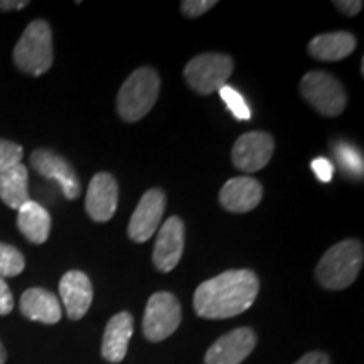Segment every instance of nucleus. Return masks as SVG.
<instances>
[{
  "label": "nucleus",
  "instance_id": "obj_12",
  "mask_svg": "<svg viewBox=\"0 0 364 364\" xmlns=\"http://www.w3.org/2000/svg\"><path fill=\"white\" fill-rule=\"evenodd\" d=\"M257 346V336L250 327H240L221 336L204 356V364H241Z\"/></svg>",
  "mask_w": 364,
  "mask_h": 364
},
{
  "label": "nucleus",
  "instance_id": "obj_8",
  "mask_svg": "<svg viewBox=\"0 0 364 364\" xmlns=\"http://www.w3.org/2000/svg\"><path fill=\"white\" fill-rule=\"evenodd\" d=\"M275 140L267 132H247L236 140L231 150V161L236 169L248 172H257L263 169L273 156Z\"/></svg>",
  "mask_w": 364,
  "mask_h": 364
},
{
  "label": "nucleus",
  "instance_id": "obj_7",
  "mask_svg": "<svg viewBox=\"0 0 364 364\" xmlns=\"http://www.w3.org/2000/svg\"><path fill=\"white\" fill-rule=\"evenodd\" d=\"M181 318L179 299L171 292H156L149 299L144 312V336L152 343H161L174 334Z\"/></svg>",
  "mask_w": 364,
  "mask_h": 364
},
{
  "label": "nucleus",
  "instance_id": "obj_5",
  "mask_svg": "<svg viewBox=\"0 0 364 364\" xmlns=\"http://www.w3.org/2000/svg\"><path fill=\"white\" fill-rule=\"evenodd\" d=\"M300 97L324 117H339L348 105L341 81L326 71H311L300 81Z\"/></svg>",
  "mask_w": 364,
  "mask_h": 364
},
{
  "label": "nucleus",
  "instance_id": "obj_28",
  "mask_svg": "<svg viewBox=\"0 0 364 364\" xmlns=\"http://www.w3.org/2000/svg\"><path fill=\"white\" fill-rule=\"evenodd\" d=\"M334 7L344 16L354 17L363 11L364 4L361 0H334Z\"/></svg>",
  "mask_w": 364,
  "mask_h": 364
},
{
  "label": "nucleus",
  "instance_id": "obj_18",
  "mask_svg": "<svg viewBox=\"0 0 364 364\" xmlns=\"http://www.w3.org/2000/svg\"><path fill=\"white\" fill-rule=\"evenodd\" d=\"M356 44V38L351 33L338 31V33H324L316 36L309 43L307 51L317 61L336 63L353 54Z\"/></svg>",
  "mask_w": 364,
  "mask_h": 364
},
{
  "label": "nucleus",
  "instance_id": "obj_27",
  "mask_svg": "<svg viewBox=\"0 0 364 364\" xmlns=\"http://www.w3.org/2000/svg\"><path fill=\"white\" fill-rule=\"evenodd\" d=\"M14 309V295L9 289L7 282L0 279V316H7Z\"/></svg>",
  "mask_w": 364,
  "mask_h": 364
},
{
  "label": "nucleus",
  "instance_id": "obj_29",
  "mask_svg": "<svg viewBox=\"0 0 364 364\" xmlns=\"http://www.w3.org/2000/svg\"><path fill=\"white\" fill-rule=\"evenodd\" d=\"M295 364H331V359L326 353L314 351L309 353L306 356H302Z\"/></svg>",
  "mask_w": 364,
  "mask_h": 364
},
{
  "label": "nucleus",
  "instance_id": "obj_3",
  "mask_svg": "<svg viewBox=\"0 0 364 364\" xmlns=\"http://www.w3.org/2000/svg\"><path fill=\"white\" fill-rule=\"evenodd\" d=\"M159 90L161 78L156 70L144 66L132 73L117 97V110L122 120L129 124L142 120L156 105Z\"/></svg>",
  "mask_w": 364,
  "mask_h": 364
},
{
  "label": "nucleus",
  "instance_id": "obj_25",
  "mask_svg": "<svg viewBox=\"0 0 364 364\" xmlns=\"http://www.w3.org/2000/svg\"><path fill=\"white\" fill-rule=\"evenodd\" d=\"M216 6V0H184V2H181V12L189 19H196V17H201L203 14L211 11Z\"/></svg>",
  "mask_w": 364,
  "mask_h": 364
},
{
  "label": "nucleus",
  "instance_id": "obj_22",
  "mask_svg": "<svg viewBox=\"0 0 364 364\" xmlns=\"http://www.w3.org/2000/svg\"><path fill=\"white\" fill-rule=\"evenodd\" d=\"M26 258L19 250L12 245L0 243V279L17 277L24 272Z\"/></svg>",
  "mask_w": 364,
  "mask_h": 364
},
{
  "label": "nucleus",
  "instance_id": "obj_2",
  "mask_svg": "<svg viewBox=\"0 0 364 364\" xmlns=\"http://www.w3.org/2000/svg\"><path fill=\"white\" fill-rule=\"evenodd\" d=\"M363 260L364 250L361 241H339L327 250L317 263V282L327 290H343L358 279Z\"/></svg>",
  "mask_w": 364,
  "mask_h": 364
},
{
  "label": "nucleus",
  "instance_id": "obj_30",
  "mask_svg": "<svg viewBox=\"0 0 364 364\" xmlns=\"http://www.w3.org/2000/svg\"><path fill=\"white\" fill-rule=\"evenodd\" d=\"M29 6V2L27 0H4V2H0V11H22V9Z\"/></svg>",
  "mask_w": 364,
  "mask_h": 364
},
{
  "label": "nucleus",
  "instance_id": "obj_23",
  "mask_svg": "<svg viewBox=\"0 0 364 364\" xmlns=\"http://www.w3.org/2000/svg\"><path fill=\"white\" fill-rule=\"evenodd\" d=\"M218 93H220L223 102L226 103L228 110L233 113L235 118H238V120H250V118H252V110H250L245 98L241 97L240 91L225 85Z\"/></svg>",
  "mask_w": 364,
  "mask_h": 364
},
{
  "label": "nucleus",
  "instance_id": "obj_15",
  "mask_svg": "<svg viewBox=\"0 0 364 364\" xmlns=\"http://www.w3.org/2000/svg\"><path fill=\"white\" fill-rule=\"evenodd\" d=\"M263 198V188L257 179L250 176L233 177L225 182L220 191L221 206L230 213H250L260 204Z\"/></svg>",
  "mask_w": 364,
  "mask_h": 364
},
{
  "label": "nucleus",
  "instance_id": "obj_19",
  "mask_svg": "<svg viewBox=\"0 0 364 364\" xmlns=\"http://www.w3.org/2000/svg\"><path fill=\"white\" fill-rule=\"evenodd\" d=\"M17 228L31 243L43 245L51 233V216L48 209L31 199L17 211Z\"/></svg>",
  "mask_w": 364,
  "mask_h": 364
},
{
  "label": "nucleus",
  "instance_id": "obj_17",
  "mask_svg": "<svg viewBox=\"0 0 364 364\" xmlns=\"http://www.w3.org/2000/svg\"><path fill=\"white\" fill-rule=\"evenodd\" d=\"M21 312L29 321L43 324H58L61 321V304L56 295L46 289L26 290L21 297Z\"/></svg>",
  "mask_w": 364,
  "mask_h": 364
},
{
  "label": "nucleus",
  "instance_id": "obj_16",
  "mask_svg": "<svg viewBox=\"0 0 364 364\" xmlns=\"http://www.w3.org/2000/svg\"><path fill=\"white\" fill-rule=\"evenodd\" d=\"M132 334H134V317H132V314H115V316L108 321L107 329H105L103 334V359H107L108 363L124 361Z\"/></svg>",
  "mask_w": 364,
  "mask_h": 364
},
{
  "label": "nucleus",
  "instance_id": "obj_24",
  "mask_svg": "<svg viewBox=\"0 0 364 364\" xmlns=\"http://www.w3.org/2000/svg\"><path fill=\"white\" fill-rule=\"evenodd\" d=\"M24 149L11 140L0 139V172L11 169V167L21 164Z\"/></svg>",
  "mask_w": 364,
  "mask_h": 364
},
{
  "label": "nucleus",
  "instance_id": "obj_14",
  "mask_svg": "<svg viewBox=\"0 0 364 364\" xmlns=\"http://www.w3.org/2000/svg\"><path fill=\"white\" fill-rule=\"evenodd\" d=\"M59 295H61L68 317L71 321H80L93 302V285L86 273L71 270L65 273V277L59 282Z\"/></svg>",
  "mask_w": 364,
  "mask_h": 364
},
{
  "label": "nucleus",
  "instance_id": "obj_13",
  "mask_svg": "<svg viewBox=\"0 0 364 364\" xmlns=\"http://www.w3.org/2000/svg\"><path fill=\"white\" fill-rule=\"evenodd\" d=\"M184 252V223L179 216H171L159 230L152 260L159 272L169 273L181 262Z\"/></svg>",
  "mask_w": 364,
  "mask_h": 364
},
{
  "label": "nucleus",
  "instance_id": "obj_21",
  "mask_svg": "<svg viewBox=\"0 0 364 364\" xmlns=\"http://www.w3.org/2000/svg\"><path fill=\"white\" fill-rule=\"evenodd\" d=\"M332 150H334V157L344 176L351 177V179H363V154L354 145L339 142L332 147Z\"/></svg>",
  "mask_w": 364,
  "mask_h": 364
},
{
  "label": "nucleus",
  "instance_id": "obj_1",
  "mask_svg": "<svg viewBox=\"0 0 364 364\" xmlns=\"http://www.w3.org/2000/svg\"><path fill=\"white\" fill-rule=\"evenodd\" d=\"M260 282L252 270H228L196 289L194 311L199 317L220 321L247 312L257 300Z\"/></svg>",
  "mask_w": 364,
  "mask_h": 364
},
{
  "label": "nucleus",
  "instance_id": "obj_31",
  "mask_svg": "<svg viewBox=\"0 0 364 364\" xmlns=\"http://www.w3.org/2000/svg\"><path fill=\"white\" fill-rule=\"evenodd\" d=\"M6 361H7V353L6 349H4L2 341H0V364H6Z\"/></svg>",
  "mask_w": 364,
  "mask_h": 364
},
{
  "label": "nucleus",
  "instance_id": "obj_20",
  "mask_svg": "<svg viewBox=\"0 0 364 364\" xmlns=\"http://www.w3.org/2000/svg\"><path fill=\"white\" fill-rule=\"evenodd\" d=\"M0 199L11 209L24 206L29 198V172L24 164H17L11 169L0 172Z\"/></svg>",
  "mask_w": 364,
  "mask_h": 364
},
{
  "label": "nucleus",
  "instance_id": "obj_11",
  "mask_svg": "<svg viewBox=\"0 0 364 364\" xmlns=\"http://www.w3.org/2000/svg\"><path fill=\"white\" fill-rule=\"evenodd\" d=\"M85 208L95 223H107L118 208V182L110 172H98L86 191Z\"/></svg>",
  "mask_w": 364,
  "mask_h": 364
},
{
  "label": "nucleus",
  "instance_id": "obj_9",
  "mask_svg": "<svg viewBox=\"0 0 364 364\" xmlns=\"http://www.w3.org/2000/svg\"><path fill=\"white\" fill-rule=\"evenodd\" d=\"M31 167L43 176L44 179H53L61 186L66 199H78L81 194V182L75 169L65 157L49 149H38L31 154Z\"/></svg>",
  "mask_w": 364,
  "mask_h": 364
},
{
  "label": "nucleus",
  "instance_id": "obj_26",
  "mask_svg": "<svg viewBox=\"0 0 364 364\" xmlns=\"http://www.w3.org/2000/svg\"><path fill=\"white\" fill-rule=\"evenodd\" d=\"M312 171L321 182H331L334 177V166L329 159L317 157L312 161Z\"/></svg>",
  "mask_w": 364,
  "mask_h": 364
},
{
  "label": "nucleus",
  "instance_id": "obj_6",
  "mask_svg": "<svg viewBox=\"0 0 364 364\" xmlns=\"http://www.w3.org/2000/svg\"><path fill=\"white\" fill-rule=\"evenodd\" d=\"M233 58L225 53H206L191 59L184 68V78L198 95L220 91L233 75Z\"/></svg>",
  "mask_w": 364,
  "mask_h": 364
},
{
  "label": "nucleus",
  "instance_id": "obj_10",
  "mask_svg": "<svg viewBox=\"0 0 364 364\" xmlns=\"http://www.w3.org/2000/svg\"><path fill=\"white\" fill-rule=\"evenodd\" d=\"M164 209H166V194L162 189H150L142 196L136 204L134 215L129 223L130 240L135 243H145L156 235L159 225H161Z\"/></svg>",
  "mask_w": 364,
  "mask_h": 364
},
{
  "label": "nucleus",
  "instance_id": "obj_4",
  "mask_svg": "<svg viewBox=\"0 0 364 364\" xmlns=\"http://www.w3.org/2000/svg\"><path fill=\"white\" fill-rule=\"evenodd\" d=\"M51 26L43 19L33 21L14 48V63L27 75L41 76L53 66Z\"/></svg>",
  "mask_w": 364,
  "mask_h": 364
}]
</instances>
